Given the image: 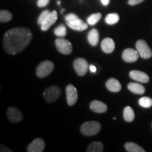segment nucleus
<instances>
[{
  "mask_svg": "<svg viewBox=\"0 0 152 152\" xmlns=\"http://www.w3.org/2000/svg\"><path fill=\"white\" fill-rule=\"evenodd\" d=\"M33 39L30 30L26 28H14L4 34L3 45L9 54L15 55L23 51Z\"/></svg>",
  "mask_w": 152,
  "mask_h": 152,
  "instance_id": "f257e3e1",
  "label": "nucleus"
},
{
  "mask_svg": "<svg viewBox=\"0 0 152 152\" xmlns=\"http://www.w3.org/2000/svg\"><path fill=\"white\" fill-rule=\"evenodd\" d=\"M101 130V125L97 121H88L81 125L80 131L85 136H93L98 134Z\"/></svg>",
  "mask_w": 152,
  "mask_h": 152,
  "instance_id": "f03ea898",
  "label": "nucleus"
},
{
  "mask_svg": "<svg viewBox=\"0 0 152 152\" xmlns=\"http://www.w3.org/2000/svg\"><path fill=\"white\" fill-rule=\"evenodd\" d=\"M54 68V64L51 61H45L39 64L36 69V74L39 77H43L48 76L53 71Z\"/></svg>",
  "mask_w": 152,
  "mask_h": 152,
  "instance_id": "7ed1b4c3",
  "label": "nucleus"
},
{
  "mask_svg": "<svg viewBox=\"0 0 152 152\" xmlns=\"http://www.w3.org/2000/svg\"><path fill=\"white\" fill-rule=\"evenodd\" d=\"M55 45H56L57 50L62 54H70L73 51V46H72L71 42L63 37H58L56 39Z\"/></svg>",
  "mask_w": 152,
  "mask_h": 152,
  "instance_id": "20e7f679",
  "label": "nucleus"
},
{
  "mask_svg": "<svg viewBox=\"0 0 152 152\" xmlns=\"http://www.w3.org/2000/svg\"><path fill=\"white\" fill-rule=\"evenodd\" d=\"M61 93V91L60 87L54 85V86H50L47 88L44 92L43 95L47 102L52 103L59 98Z\"/></svg>",
  "mask_w": 152,
  "mask_h": 152,
  "instance_id": "39448f33",
  "label": "nucleus"
},
{
  "mask_svg": "<svg viewBox=\"0 0 152 152\" xmlns=\"http://www.w3.org/2000/svg\"><path fill=\"white\" fill-rule=\"evenodd\" d=\"M136 49L137 51L140 56L144 59H149L152 56V51L146 42V41L143 39H140L136 42Z\"/></svg>",
  "mask_w": 152,
  "mask_h": 152,
  "instance_id": "423d86ee",
  "label": "nucleus"
},
{
  "mask_svg": "<svg viewBox=\"0 0 152 152\" xmlns=\"http://www.w3.org/2000/svg\"><path fill=\"white\" fill-rule=\"evenodd\" d=\"M74 69L79 76H84L88 69L87 61L83 58H77L73 62Z\"/></svg>",
  "mask_w": 152,
  "mask_h": 152,
  "instance_id": "0eeeda50",
  "label": "nucleus"
},
{
  "mask_svg": "<svg viewBox=\"0 0 152 152\" xmlns=\"http://www.w3.org/2000/svg\"><path fill=\"white\" fill-rule=\"evenodd\" d=\"M66 99H67V103L69 106H73L76 104L77 101V91L76 87L73 86V85H68L66 87Z\"/></svg>",
  "mask_w": 152,
  "mask_h": 152,
  "instance_id": "6e6552de",
  "label": "nucleus"
},
{
  "mask_svg": "<svg viewBox=\"0 0 152 152\" xmlns=\"http://www.w3.org/2000/svg\"><path fill=\"white\" fill-rule=\"evenodd\" d=\"M7 118L11 123H18L22 121L23 114L18 109L11 106L7 110Z\"/></svg>",
  "mask_w": 152,
  "mask_h": 152,
  "instance_id": "1a4fd4ad",
  "label": "nucleus"
},
{
  "mask_svg": "<svg viewBox=\"0 0 152 152\" xmlns=\"http://www.w3.org/2000/svg\"><path fill=\"white\" fill-rule=\"evenodd\" d=\"M139 53L137 49L128 48L123 52L122 58L124 61L127 63H133L137 61L139 58Z\"/></svg>",
  "mask_w": 152,
  "mask_h": 152,
  "instance_id": "9d476101",
  "label": "nucleus"
},
{
  "mask_svg": "<svg viewBox=\"0 0 152 152\" xmlns=\"http://www.w3.org/2000/svg\"><path fill=\"white\" fill-rule=\"evenodd\" d=\"M45 147V142L42 139L37 138L30 143L27 148L28 152H42Z\"/></svg>",
  "mask_w": 152,
  "mask_h": 152,
  "instance_id": "9b49d317",
  "label": "nucleus"
},
{
  "mask_svg": "<svg viewBox=\"0 0 152 152\" xmlns=\"http://www.w3.org/2000/svg\"><path fill=\"white\" fill-rule=\"evenodd\" d=\"M57 15L56 11H53L52 12H50V14L48 15V16L47 17V18L44 20L42 24L41 25V30L42 31H47L49 29V28L52 26L53 24H54L56 23L57 20Z\"/></svg>",
  "mask_w": 152,
  "mask_h": 152,
  "instance_id": "f8f14e48",
  "label": "nucleus"
},
{
  "mask_svg": "<svg viewBox=\"0 0 152 152\" xmlns=\"http://www.w3.org/2000/svg\"><path fill=\"white\" fill-rule=\"evenodd\" d=\"M130 77L134 80L142 83H147L149 81V77L147 74L140 71H131L130 72Z\"/></svg>",
  "mask_w": 152,
  "mask_h": 152,
  "instance_id": "ddd939ff",
  "label": "nucleus"
},
{
  "mask_svg": "<svg viewBox=\"0 0 152 152\" xmlns=\"http://www.w3.org/2000/svg\"><path fill=\"white\" fill-rule=\"evenodd\" d=\"M67 26L71 29L79 32L84 31V30L87 29V27H88L87 24L83 22L79 18L73 20V21L67 22Z\"/></svg>",
  "mask_w": 152,
  "mask_h": 152,
  "instance_id": "4468645a",
  "label": "nucleus"
},
{
  "mask_svg": "<svg viewBox=\"0 0 152 152\" xmlns=\"http://www.w3.org/2000/svg\"><path fill=\"white\" fill-rule=\"evenodd\" d=\"M90 109L97 113H103L107 111L108 107L106 104L98 100H94L90 104Z\"/></svg>",
  "mask_w": 152,
  "mask_h": 152,
  "instance_id": "2eb2a0df",
  "label": "nucleus"
},
{
  "mask_svg": "<svg viewBox=\"0 0 152 152\" xmlns=\"http://www.w3.org/2000/svg\"><path fill=\"white\" fill-rule=\"evenodd\" d=\"M102 51L106 54H111L114 51L115 49V43L111 38L106 37L103 39L101 44Z\"/></svg>",
  "mask_w": 152,
  "mask_h": 152,
  "instance_id": "dca6fc26",
  "label": "nucleus"
},
{
  "mask_svg": "<svg viewBox=\"0 0 152 152\" xmlns=\"http://www.w3.org/2000/svg\"><path fill=\"white\" fill-rule=\"evenodd\" d=\"M106 86L110 92H118L121 90V85L118 80L115 78H110L106 81Z\"/></svg>",
  "mask_w": 152,
  "mask_h": 152,
  "instance_id": "f3484780",
  "label": "nucleus"
},
{
  "mask_svg": "<svg viewBox=\"0 0 152 152\" xmlns=\"http://www.w3.org/2000/svg\"><path fill=\"white\" fill-rule=\"evenodd\" d=\"M87 40L92 46H96L99 40V33L97 29L93 28L87 34Z\"/></svg>",
  "mask_w": 152,
  "mask_h": 152,
  "instance_id": "a211bd4d",
  "label": "nucleus"
},
{
  "mask_svg": "<svg viewBox=\"0 0 152 152\" xmlns=\"http://www.w3.org/2000/svg\"><path fill=\"white\" fill-rule=\"evenodd\" d=\"M128 90L137 94H142L145 92V87L137 83H130L128 85Z\"/></svg>",
  "mask_w": 152,
  "mask_h": 152,
  "instance_id": "6ab92c4d",
  "label": "nucleus"
},
{
  "mask_svg": "<svg viewBox=\"0 0 152 152\" xmlns=\"http://www.w3.org/2000/svg\"><path fill=\"white\" fill-rule=\"evenodd\" d=\"M125 149L128 152H145L143 148L134 142H126L125 144Z\"/></svg>",
  "mask_w": 152,
  "mask_h": 152,
  "instance_id": "aec40b11",
  "label": "nucleus"
},
{
  "mask_svg": "<svg viewBox=\"0 0 152 152\" xmlns=\"http://www.w3.org/2000/svg\"><path fill=\"white\" fill-rule=\"evenodd\" d=\"M123 118L126 122H132L134 121V113L130 106H126L123 110Z\"/></svg>",
  "mask_w": 152,
  "mask_h": 152,
  "instance_id": "412c9836",
  "label": "nucleus"
},
{
  "mask_svg": "<svg viewBox=\"0 0 152 152\" xmlns=\"http://www.w3.org/2000/svg\"><path fill=\"white\" fill-rule=\"evenodd\" d=\"M104 151V145L102 142H94L91 143L87 147L88 152H102Z\"/></svg>",
  "mask_w": 152,
  "mask_h": 152,
  "instance_id": "4be33fe9",
  "label": "nucleus"
},
{
  "mask_svg": "<svg viewBox=\"0 0 152 152\" xmlns=\"http://www.w3.org/2000/svg\"><path fill=\"white\" fill-rule=\"evenodd\" d=\"M119 15L113 13V14H109L106 16L105 18V22L108 25H114L119 21Z\"/></svg>",
  "mask_w": 152,
  "mask_h": 152,
  "instance_id": "5701e85b",
  "label": "nucleus"
},
{
  "mask_svg": "<svg viewBox=\"0 0 152 152\" xmlns=\"http://www.w3.org/2000/svg\"><path fill=\"white\" fill-rule=\"evenodd\" d=\"M101 18H102V14L101 13H95V14L90 15L87 18V23L90 25V26H94V25L96 24L99 21Z\"/></svg>",
  "mask_w": 152,
  "mask_h": 152,
  "instance_id": "b1692460",
  "label": "nucleus"
},
{
  "mask_svg": "<svg viewBox=\"0 0 152 152\" xmlns=\"http://www.w3.org/2000/svg\"><path fill=\"white\" fill-rule=\"evenodd\" d=\"M12 14L7 10L0 11V21L1 23H7L12 19Z\"/></svg>",
  "mask_w": 152,
  "mask_h": 152,
  "instance_id": "393cba45",
  "label": "nucleus"
},
{
  "mask_svg": "<svg viewBox=\"0 0 152 152\" xmlns=\"http://www.w3.org/2000/svg\"><path fill=\"white\" fill-rule=\"evenodd\" d=\"M54 33L57 37H64L66 35L67 33V30H66V28L64 25H60L58 27H56L54 29Z\"/></svg>",
  "mask_w": 152,
  "mask_h": 152,
  "instance_id": "a878e982",
  "label": "nucleus"
},
{
  "mask_svg": "<svg viewBox=\"0 0 152 152\" xmlns=\"http://www.w3.org/2000/svg\"><path fill=\"white\" fill-rule=\"evenodd\" d=\"M139 104L143 108H150L152 106V99L147 96H144V97L140 98L139 99Z\"/></svg>",
  "mask_w": 152,
  "mask_h": 152,
  "instance_id": "bb28decb",
  "label": "nucleus"
},
{
  "mask_svg": "<svg viewBox=\"0 0 152 152\" xmlns=\"http://www.w3.org/2000/svg\"><path fill=\"white\" fill-rule=\"evenodd\" d=\"M50 14V11L49 10H45L43 11L41 13L40 15H39V17H38L37 19V23L41 26L42 24V23L44 22V20L47 18V17L48 16V15Z\"/></svg>",
  "mask_w": 152,
  "mask_h": 152,
  "instance_id": "cd10ccee",
  "label": "nucleus"
},
{
  "mask_svg": "<svg viewBox=\"0 0 152 152\" xmlns=\"http://www.w3.org/2000/svg\"><path fill=\"white\" fill-rule=\"evenodd\" d=\"M49 0H37V5L39 8H42V7H47L49 4Z\"/></svg>",
  "mask_w": 152,
  "mask_h": 152,
  "instance_id": "c85d7f7f",
  "label": "nucleus"
},
{
  "mask_svg": "<svg viewBox=\"0 0 152 152\" xmlns=\"http://www.w3.org/2000/svg\"><path fill=\"white\" fill-rule=\"evenodd\" d=\"M77 18H78V17H77V15H75L74 14H69L66 15V16H65V20L67 22L73 21V20H75V19H77Z\"/></svg>",
  "mask_w": 152,
  "mask_h": 152,
  "instance_id": "c756f323",
  "label": "nucleus"
},
{
  "mask_svg": "<svg viewBox=\"0 0 152 152\" xmlns=\"http://www.w3.org/2000/svg\"><path fill=\"white\" fill-rule=\"evenodd\" d=\"M144 0H128V3L129 5L130 6H134L137 4H139L143 2Z\"/></svg>",
  "mask_w": 152,
  "mask_h": 152,
  "instance_id": "7c9ffc66",
  "label": "nucleus"
},
{
  "mask_svg": "<svg viewBox=\"0 0 152 152\" xmlns=\"http://www.w3.org/2000/svg\"><path fill=\"white\" fill-rule=\"evenodd\" d=\"M90 70L92 73H96V68L94 65H91L90 66Z\"/></svg>",
  "mask_w": 152,
  "mask_h": 152,
  "instance_id": "2f4dec72",
  "label": "nucleus"
},
{
  "mask_svg": "<svg viewBox=\"0 0 152 152\" xmlns=\"http://www.w3.org/2000/svg\"><path fill=\"white\" fill-rule=\"evenodd\" d=\"M102 4L104 6H108L110 2V0H101Z\"/></svg>",
  "mask_w": 152,
  "mask_h": 152,
  "instance_id": "473e14b6",
  "label": "nucleus"
},
{
  "mask_svg": "<svg viewBox=\"0 0 152 152\" xmlns=\"http://www.w3.org/2000/svg\"><path fill=\"white\" fill-rule=\"evenodd\" d=\"M57 4H58V5H60L61 4V1H57Z\"/></svg>",
  "mask_w": 152,
  "mask_h": 152,
  "instance_id": "72a5a7b5",
  "label": "nucleus"
}]
</instances>
